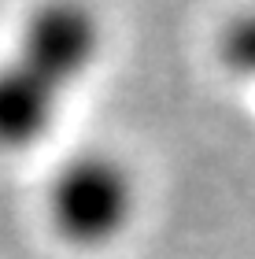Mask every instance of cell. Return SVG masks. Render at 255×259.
<instances>
[{
	"mask_svg": "<svg viewBox=\"0 0 255 259\" xmlns=\"http://www.w3.org/2000/svg\"><path fill=\"white\" fill-rule=\"evenodd\" d=\"M52 222L74 244H104L130 222L133 185L108 156H78L52 182Z\"/></svg>",
	"mask_w": 255,
	"mask_h": 259,
	"instance_id": "7a4b0ae2",
	"label": "cell"
},
{
	"mask_svg": "<svg viewBox=\"0 0 255 259\" xmlns=\"http://www.w3.org/2000/svg\"><path fill=\"white\" fill-rule=\"evenodd\" d=\"M100 30L82 8H44L0 67V148L15 152L48 134L63 93L89 70Z\"/></svg>",
	"mask_w": 255,
	"mask_h": 259,
	"instance_id": "6da1fadb",
	"label": "cell"
}]
</instances>
